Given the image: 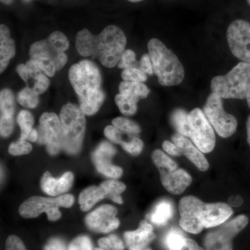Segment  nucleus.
<instances>
[{
  "mask_svg": "<svg viewBox=\"0 0 250 250\" xmlns=\"http://www.w3.org/2000/svg\"><path fill=\"white\" fill-rule=\"evenodd\" d=\"M122 78L125 82H143L147 80V75L138 67L124 69L121 73Z\"/></svg>",
  "mask_w": 250,
  "mask_h": 250,
  "instance_id": "72a5a7b5",
  "label": "nucleus"
},
{
  "mask_svg": "<svg viewBox=\"0 0 250 250\" xmlns=\"http://www.w3.org/2000/svg\"><path fill=\"white\" fill-rule=\"evenodd\" d=\"M44 250H67L65 242L59 238H52L47 241Z\"/></svg>",
  "mask_w": 250,
  "mask_h": 250,
  "instance_id": "c03bdc74",
  "label": "nucleus"
},
{
  "mask_svg": "<svg viewBox=\"0 0 250 250\" xmlns=\"http://www.w3.org/2000/svg\"><path fill=\"white\" fill-rule=\"evenodd\" d=\"M126 45V36L116 25L108 26L98 36L85 29L79 35L76 43L81 56L98 59L102 65L108 68L119 63Z\"/></svg>",
  "mask_w": 250,
  "mask_h": 250,
  "instance_id": "f257e3e1",
  "label": "nucleus"
},
{
  "mask_svg": "<svg viewBox=\"0 0 250 250\" xmlns=\"http://www.w3.org/2000/svg\"><path fill=\"white\" fill-rule=\"evenodd\" d=\"M74 197L70 194L60 195L55 198L33 196L25 200L19 208V213L24 218H34L45 212L50 221H57L62 217L60 207L69 208L74 203Z\"/></svg>",
  "mask_w": 250,
  "mask_h": 250,
  "instance_id": "0eeeda50",
  "label": "nucleus"
},
{
  "mask_svg": "<svg viewBox=\"0 0 250 250\" xmlns=\"http://www.w3.org/2000/svg\"><path fill=\"white\" fill-rule=\"evenodd\" d=\"M127 1H130V2L136 3L140 2V1H142L143 0H127Z\"/></svg>",
  "mask_w": 250,
  "mask_h": 250,
  "instance_id": "864d4df0",
  "label": "nucleus"
},
{
  "mask_svg": "<svg viewBox=\"0 0 250 250\" xmlns=\"http://www.w3.org/2000/svg\"><path fill=\"white\" fill-rule=\"evenodd\" d=\"M174 207L172 202L168 200H162L154 207L149 215V220L154 225L163 226L168 223L173 216Z\"/></svg>",
  "mask_w": 250,
  "mask_h": 250,
  "instance_id": "5701e85b",
  "label": "nucleus"
},
{
  "mask_svg": "<svg viewBox=\"0 0 250 250\" xmlns=\"http://www.w3.org/2000/svg\"><path fill=\"white\" fill-rule=\"evenodd\" d=\"M18 123L21 127V139L26 141L28 135L33 129V125L34 123V117L30 112L22 110L18 114Z\"/></svg>",
  "mask_w": 250,
  "mask_h": 250,
  "instance_id": "2f4dec72",
  "label": "nucleus"
},
{
  "mask_svg": "<svg viewBox=\"0 0 250 250\" xmlns=\"http://www.w3.org/2000/svg\"><path fill=\"white\" fill-rule=\"evenodd\" d=\"M119 129H117L114 126H107L104 129V135L108 140L116 144L121 145L124 140Z\"/></svg>",
  "mask_w": 250,
  "mask_h": 250,
  "instance_id": "a19ab883",
  "label": "nucleus"
},
{
  "mask_svg": "<svg viewBox=\"0 0 250 250\" xmlns=\"http://www.w3.org/2000/svg\"><path fill=\"white\" fill-rule=\"evenodd\" d=\"M16 54V45L11 38L9 28L0 26V72H3Z\"/></svg>",
  "mask_w": 250,
  "mask_h": 250,
  "instance_id": "4be33fe9",
  "label": "nucleus"
},
{
  "mask_svg": "<svg viewBox=\"0 0 250 250\" xmlns=\"http://www.w3.org/2000/svg\"><path fill=\"white\" fill-rule=\"evenodd\" d=\"M6 250H27L22 240L15 235H11L6 239Z\"/></svg>",
  "mask_w": 250,
  "mask_h": 250,
  "instance_id": "79ce46f5",
  "label": "nucleus"
},
{
  "mask_svg": "<svg viewBox=\"0 0 250 250\" xmlns=\"http://www.w3.org/2000/svg\"><path fill=\"white\" fill-rule=\"evenodd\" d=\"M120 93L127 95L137 100L147 98L149 89L142 82H125L123 81L119 85Z\"/></svg>",
  "mask_w": 250,
  "mask_h": 250,
  "instance_id": "393cba45",
  "label": "nucleus"
},
{
  "mask_svg": "<svg viewBox=\"0 0 250 250\" xmlns=\"http://www.w3.org/2000/svg\"><path fill=\"white\" fill-rule=\"evenodd\" d=\"M172 140L174 144L179 148L182 154L196 166L199 170L205 172L209 168V164L203 152L190 140L188 139L187 137L177 133L172 136Z\"/></svg>",
  "mask_w": 250,
  "mask_h": 250,
  "instance_id": "aec40b11",
  "label": "nucleus"
},
{
  "mask_svg": "<svg viewBox=\"0 0 250 250\" xmlns=\"http://www.w3.org/2000/svg\"><path fill=\"white\" fill-rule=\"evenodd\" d=\"M249 223L246 215H240L229 221L213 228L204 239L205 250H233V240Z\"/></svg>",
  "mask_w": 250,
  "mask_h": 250,
  "instance_id": "6e6552de",
  "label": "nucleus"
},
{
  "mask_svg": "<svg viewBox=\"0 0 250 250\" xmlns=\"http://www.w3.org/2000/svg\"><path fill=\"white\" fill-rule=\"evenodd\" d=\"M147 47L159 83L164 86L180 84L185 77V70L176 54L157 39H151Z\"/></svg>",
  "mask_w": 250,
  "mask_h": 250,
  "instance_id": "7ed1b4c3",
  "label": "nucleus"
},
{
  "mask_svg": "<svg viewBox=\"0 0 250 250\" xmlns=\"http://www.w3.org/2000/svg\"><path fill=\"white\" fill-rule=\"evenodd\" d=\"M62 149L69 154L80 152L85 131V113L73 104L64 105L60 113Z\"/></svg>",
  "mask_w": 250,
  "mask_h": 250,
  "instance_id": "39448f33",
  "label": "nucleus"
},
{
  "mask_svg": "<svg viewBox=\"0 0 250 250\" xmlns=\"http://www.w3.org/2000/svg\"><path fill=\"white\" fill-rule=\"evenodd\" d=\"M17 72L21 79L25 82L29 81V74H28L27 68L24 64H20L17 67Z\"/></svg>",
  "mask_w": 250,
  "mask_h": 250,
  "instance_id": "de8ad7c7",
  "label": "nucleus"
},
{
  "mask_svg": "<svg viewBox=\"0 0 250 250\" xmlns=\"http://www.w3.org/2000/svg\"><path fill=\"white\" fill-rule=\"evenodd\" d=\"M105 192V196L111 199L118 204H123V200L121 197L122 192L126 190V186L120 181L108 180L103 182L100 186Z\"/></svg>",
  "mask_w": 250,
  "mask_h": 250,
  "instance_id": "bb28decb",
  "label": "nucleus"
},
{
  "mask_svg": "<svg viewBox=\"0 0 250 250\" xmlns=\"http://www.w3.org/2000/svg\"><path fill=\"white\" fill-rule=\"evenodd\" d=\"M105 192L100 187H90L81 192L79 197L81 209L88 211L93 208L95 204L105 198Z\"/></svg>",
  "mask_w": 250,
  "mask_h": 250,
  "instance_id": "b1692460",
  "label": "nucleus"
},
{
  "mask_svg": "<svg viewBox=\"0 0 250 250\" xmlns=\"http://www.w3.org/2000/svg\"><path fill=\"white\" fill-rule=\"evenodd\" d=\"M171 123L178 134L190 137V125L188 113L182 108H177L172 112L170 117Z\"/></svg>",
  "mask_w": 250,
  "mask_h": 250,
  "instance_id": "a878e982",
  "label": "nucleus"
},
{
  "mask_svg": "<svg viewBox=\"0 0 250 250\" xmlns=\"http://www.w3.org/2000/svg\"><path fill=\"white\" fill-rule=\"evenodd\" d=\"M29 56L31 60L50 77H53L56 72L61 70L67 62L65 52L55 48L47 39L33 43L29 49Z\"/></svg>",
  "mask_w": 250,
  "mask_h": 250,
  "instance_id": "1a4fd4ad",
  "label": "nucleus"
},
{
  "mask_svg": "<svg viewBox=\"0 0 250 250\" xmlns=\"http://www.w3.org/2000/svg\"><path fill=\"white\" fill-rule=\"evenodd\" d=\"M247 135H248V143L250 147V115L248 116L246 123Z\"/></svg>",
  "mask_w": 250,
  "mask_h": 250,
  "instance_id": "3c124183",
  "label": "nucleus"
},
{
  "mask_svg": "<svg viewBox=\"0 0 250 250\" xmlns=\"http://www.w3.org/2000/svg\"><path fill=\"white\" fill-rule=\"evenodd\" d=\"M139 100L127 95L118 94L115 98V102L120 111L125 116H131L137 111V104Z\"/></svg>",
  "mask_w": 250,
  "mask_h": 250,
  "instance_id": "cd10ccee",
  "label": "nucleus"
},
{
  "mask_svg": "<svg viewBox=\"0 0 250 250\" xmlns=\"http://www.w3.org/2000/svg\"><path fill=\"white\" fill-rule=\"evenodd\" d=\"M118 210L112 205H103L91 212L85 218V224L91 231L98 233H109L119 227L116 218Z\"/></svg>",
  "mask_w": 250,
  "mask_h": 250,
  "instance_id": "2eb2a0df",
  "label": "nucleus"
},
{
  "mask_svg": "<svg viewBox=\"0 0 250 250\" xmlns=\"http://www.w3.org/2000/svg\"><path fill=\"white\" fill-rule=\"evenodd\" d=\"M74 175L71 172L62 174L59 179H56L49 172H45L41 179V188L47 195L58 196L68 191L73 184Z\"/></svg>",
  "mask_w": 250,
  "mask_h": 250,
  "instance_id": "412c9836",
  "label": "nucleus"
},
{
  "mask_svg": "<svg viewBox=\"0 0 250 250\" xmlns=\"http://www.w3.org/2000/svg\"><path fill=\"white\" fill-rule=\"evenodd\" d=\"M227 40L233 55L250 63V22L244 20L231 22L227 31Z\"/></svg>",
  "mask_w": 250,
  "mask_h": 250,
  "instance_id": "ddd939ff",
  "label": "nucleus"
},
{
  "mask_svg": "<svg viewBox=\"0 0 250 250\" xmlns=\"http://www.w3.org/2000/svg\"><path fill=\"white\" fill-rule=\"evenodd\" d=\"M136 65V54L131 49H126L122 56L119 63L118 64V67L122 69L137 67Z\"/></svg>",
  "mask_w": 250,
  "mask_h": 250,
  "instance_id": "ea45409f",
  "label": "nucleus"
},
{
  "mask_svg": "<svg viewBox=\"0 0 250 250\" xmlns=\"http://www.w3.org/2000/svg\"><path fill=\"white\" fill-rule=\"evenodd\" d=\"M68 76L82 111L87 116L96 113L105 99L100 69L93 62L83 60L72 65Z\"/></svg>",
  "mask_w": 250,
  "mask_h": 250,
  "instance_id": "f03ea898",
  "label": "nucleus"
},
{
  "mask_svg": "<svg viewBox=\"0 0 250 250\" xmlns=\"http://www.w3.org/2000/svg\"><path fill=\"white\" fill-rule=\"evenodd\" d=\"M139 68L146 75H152L154 72L152 61L149 54H146L141 57L139 62Z\"/></svg>",
  "mask_w": 250,
  "mask_h": 250,
  "instance_id": "37998d69",
  "label": "nucleus"
},
{
  "mask_svg": "<svg viewBox=\"0 0 250 250\" xmlns=\"http://www.w3.org/2000/svg\"><path fill=\"white\" fill-rule=\"evenodd\" d=\"M98 244L103 250H124L125 248L124 243L121 238L113 234L100 238Z\"/></svg>",
  "mask_w": 250,
  "mask_h": 250,
  "instance_id": "473e14b6",
  "label": "nucleus"
},
{
  "mask_svg": "<svg viewBox=\"0 0 250 250\" xmlns=\"http://www.w3.org/2000/svg\"><path fill=\"white\" fill-rule=\"evenodd\" d=\"M67 250H93L89 237L80 236L70 243Z\"/></svg>",
  "mask_w": 250,
  "mask_h": 250,
  "instance_id": "4c0bfd02",
  "label": "nucleus"
},
{
  "mask_svg": "<svg viewBox=\"0 0 250 250\" xmlns=\"http://www.w3.org/2000/svg\"><path fill=\"white\" fill-rule=\"evenodd\" d=\"M247 103H248V106H249V108H250V90L249 91V93H248V96H247Z\"/></svg>",
  "mask_w": 250,
  "mask_h": 250,
  "instance_id": "603ef678",
  "label": "nucleus"
},
{
  "mask_svg": "<svg viewBox=\"0 0 250 250\" xmlns=\"http://www.w3.org/2000/svg\"><path fill=\"white\" fill-rule=\"evenodd\" d=\"M25 1H29V0H25Z\"/></svg>",
  "mask_w": 250,
  "mask_h": 250,
  "instance_id": "13d9d810",
  "label": "nucleus"
},
{
  "mask_svg": "<svg viewBox=\"0 0 250 250\" xmlns=\"http://www.w3.org/2000/svg\"><path fill=\"white\" fill-rule=\"evenodd\" d=\"M143 250H152V249H150V248H146V249Z\"/></svg>",
  "mask_w": 250,
  "mask_h": 250,
  "instance_id": "5fc2aeb1",
  "label": "nucleus"
},
{
  "mask_svg": "<svg viewBox=\"0 0 250 250\" xmlns=\"http://www.w3.org/2000/svg\"><path fill=\"white\" fill-rule=\"evenodd\" d=\"M32 150V146L29 141L20 139L17 142L11 143L9 147V152L13 156L25 155Z\"/></svg>",
  "mask_w": 250,
  "mask_h": 250,
  "instance_id": "c9c22d12",
  "label": "nucleus"
},
{
  "mask_svg": "<svg viewBox=\"0 0 250 250\" xmlns=\"http://www.w3.org/2000/svg\"><path fill=\"white\" fill-rule=\"evenodd\" d=\"M155 238L154 229L150 223L142 220L139 228L124 233L125 245L129 250H143Z\"/></svg>",
  "mask_w": 250,
  "mask_h": 250,
  "instance_id": "a211bd4d",
  "label": "nucleus"
},
{
  "mask_svg": "<svg viewBox=\"0 0 250 250\" xmlns=\"http://www.w3.org/2000/svg\"><path fill=\"white\" fill-rule=\"evenodd\" d=\"M18 102L24 107L34 108L39 103V95L30 87H26L18 95Z\"/></svg>",
  "mask_w": 250,
  "mask_h": 250,
  "instance_id": "7c9ffc66",
  "label": "nucleus"
},
{
  "mask_svg": "<svg viewBox=\"0 0 250 250\" xmlns=\"http://www.w3.org/2000/svg\"><path fill=\"white\" fill-rule=\"evenodd\" d=\"M190 139L201 152L210 153L214 149L215 135L205 113L196 108L188 113Z\"/></svg>",
  "mask_w": 250,
  "mask_h": 250,
  "instance_id": "9b49d317",
  "label": "nucleus"
},
{
  "mask_svg": "<svg viewBox=\"0 0 250 250\" xmlns=\"http://www.w3.org/2000/svg\"><path fill=\"white\" fill-rule=\"evenodd\" d=\"M186 239L187 238L180 230L172 228L166 233L164 244L167 250H179L183 247Z\"/></svg>",
  "mask_w": 250,
  "mask_h": 250,
  "instance_id": "c85d7f7f",
  "label": "nucleus"
},
{
  "mask_svg": "<svg viewBox=\"0 0 250 250\" xmlns=\"http://www.w3.org/2000/svg\"><path fill=\"white\" fill-rule=\"evenodd\" d=\"M38 139H39V132L36 129H33L28 135L26 141H29V142H36Z\"/></svg>",
  "mask_w": 250,
  "mask_h": 250,
  "instance_id": "8fccbe9b",
  "label": "nucleus"
},
{
  "mask_svg": "<svg viewBox=\"0 0 250 250\" xmlns=\"http://www.w3.org/2000/svg\"><path fill=\"white\" fill-rule=\"evenodd\" d=\"M204 113L210 124L221 137H231L236 131L238 121L223 107V99L215 94L208 95L204 106Z\"/></svg>",
  "mask_w": 250,
  "mask_h": 250,
  "instance_id": "9d476101",
  "label": "nucleus"
},
{
  "mask_svg": "<svg viewBox=\"0 0 250 250\" xmlns=\"http://www.w3.org/2000/svg\"><path fill=\"white\" fill-rule=\"evenodd\" d=\"M47 40L54 46L55 48L61 51V52H65L68 49L69 41L65 34H62V31H54L52 33Z\"/></svg>",
  "mask_w": 250,
  "mask_h": 250,
  "instance_id": "f704fd0d",
  "label": "nucleus"
},
{
  "mask_svg": "<svg viewBox=\"0 0 250 250\" xmlns=\"http://www.w3.org/2000/svg\"><path fill=\"white\" fill-rule=\"evenodd\" d=\"M162 147L164 150L171 156H179L182 154L179 148L174 143L170 141H164L163 143Z\"/></svg>",
  "mask_w": 250,
  "mask_h": 250,
  "instance_id": "a18cd8bd",
  "label": "nucleus"
},
{
  "mask_svg": "<svg viewBox=\"0 0 250 250\" xmlns=\"http://www.w3.org/2000/svg\"><path fill=\"white\" fill-rule=\"evenodd\" d=\"M179 250H205L201 248L198 244L194 241V240L190 239V238H187L186 239L185 243L183 247Z\"/></svg>",
  "mask_w": 250,
  "mask_h": 250,
  "instance_id": "49530a36",
  "label": "nucleus"
},
{
  "mask_svg": "<svg viewBox=\"0 0 250 250\" xmlns=\"http://www.w3.org/2000/svg\"><path fill=\"white\" fill-rule=\"evenodd\" d=\"M116 153V149L111 144L104 141L99 145L92 156V159L98 172L113 179L119 178L123 173L121 167L111 164L112 157Z\"/></svg>",
  "mask_w": 250,
  "mask_h": 250,
  "instance_id": "dca6fc26",
  "label": "nucleus"
},
{
  "mask_svg": "<svg viewBox=\"0 0 250 250\" xmlns=\"http://www.w3.org/2000/svg\"><path fill=\"white\" fill-rule=\"evenodd\" d=\"M121 146L126 152L134 156L141 154L143 149V142L137 137H133L129 141H123Z\"/></svg>",
  "mask_w": 250,
  "mask_h": 250,
  "instance_id": "e433bc0d",
  "label": "nucleus"
},
{
  "mask_svg": "<svg viewBox=\"0 0 250 250\" xmlns=\"http://www.w3.org/2000/svg\"><path fill=\"white\" fill-rule=\"evenodd\" d=\"M39 139L40 144L45 146L50 155H56L62 148V125L60 118L54 113H44L40 118Z\"/></svg>",
  "mask_w": 250,
  "mask_h": 250,
  "instance_id": "f8f14e48",
  "label": "nucleus"
},
{
  "mask_svg": "<svg viewBox=\"0 0 250 250\" xmlns=\"http://www.w3.org/2000/svg\"><path fill=\"white\" fill-rule=\"evenodd\" d=\"M230 205L233 206V207H240L243 203V199L238 195H233L229 197V200Z\"/></svg>",
  "mask_w": 250,
  "mask_h": 250,
  "instance_id": "09e8293b",
  "label": "nucleus"
},
{
  "mask_svg": "<svg viewBox=\"0 0 250 250\" xmlns=\"http://www.w3.org/2000/svg\"><path fill=\"white\" fill-rule=\"evenodd\" d=\"M32 86L31 87L38 95L45 93L49 85V80L45 73L39 74L33 80Z\"/></svg>",
  "mask_w": 250,
  "mask_h": 250,
  "instance_id": "58836bf2",
  "label": "nucleus"
},
{
  "mask_svg": "<svg viewBox=\"0 0 250 250\" xmlns=\"http://www.w3.org/2000/svg\"><path fill=\"white\" fill-rule=\"evenodd\" d=\"M95 250H103V249H101V248H96Z\"/></svg>",
  "mask_w": 250,
  "mask_h": 250,
  "instance_id": "6e6d98bb",
  "label": "nucleus"
},
{
  "mask_svg": "<svg viewBox=\"0 0 250 250\" xmlns=\"http://www.w3.org/2000/svg\"><path fill=\"white\" fill-rule=\"evenodd\" d=\"M205 202L192 195L181 199L179 204V225L187 232L197 234L203 230L200 214Z\"/></svg>",
  "mask_w": 250,
  "mask_h": 250,
  "instance_id": "4468645a",
  "label": "nucleus"
},
{
  "mask_svg": "<svg viewBox=\"0 0 250 250\" xmlns=\"http://www.w3.org/2000/svg\"><path fill=\"white\" fill-rule=\"evenodd\" d=\"M112 123H113V126H116L117 129H119L123 133L136 136L141 132V127L137 123L124 117L115 118L113 120Z\"/></svg>",
  "mask_w": 250,
  "mask_h": 250,
  "instance_id": "c756f323",
  "label": "nucleus"
},
{
  "mask_svg": "<svg viewBox=\"0 0 250 250\" xmlns=\"http://www.w3.org/2000/svg\"><path fill=\"white\" fill-rule=\"evenodd\" d=\"M152 159L160 174L161 183L172 195H180L192 183V179L187 171L178 166L160 149L152 153Z\"/></svg>",
  "mask_w": 250,
  "mask_h": 250,
  "instance_id": "423d86ee",
  "label": "nucleus"
},
{
  "mask_svg": "<svg viewBox=\"0 0 250 250\" xmlns=\"http://www.w3.org/2000/svg\"><path fill=\"white\" fill-rule=\"evenodd\" d=\"M210 89L222 99L245 100L250 90V63L240 62L226 75L213 77Z\"/></svg>",
  "mask_w": 250,
  "mask_h": 250,
  "instance_id": "20e7f679",
  "label": "nucleus"
},
{
  "mask_svg": "<svg viewBox=\"0 0 250 250\" xmlns=\"http://www.w3.org/2000/svg\"><path fill=\"white\" fill-rule=\"evenodd\" d=\"M0 132L3 137H8L14 130V115L16 110L14 94L11 90H1L0 93Z\"/></svg>",
  "mask_w": 250,
  "mask_h": 250,
  "instance_id": "6ab92c4d",
  "label": "nucleus"
},
{
  "mask_svg": "<svg viewBox=\"0 0 250 250\" xmlns=\"http://www.w3.org/2000/svg\"><path fill=\"white\" fill-rule=\"evenodd\" d=\"M233 215L230 205L223 202L204 204L200 220L205 228H213L222 225Z\"/></svg>",
  "mask_w": 250,
  "mask_h": 250,
  "instance_id": "f3484780",
  "label": "nucleus"
},
{
  "mask_svg": "<svg viewBox=\"0 0 250 250\" xmlns=\"http://www.w3.org/2000/svg\"><path fill=\"white\" fill-rule=\"evenodd\" d=\"M247 1H248V4L250 6V0H247Z\"/></svg>",
  "mask_w": 250,
  "mask_h": 250,
  "instance_id": "4d7b16f0",
  "label": "nucleus"
}]
</instances>
